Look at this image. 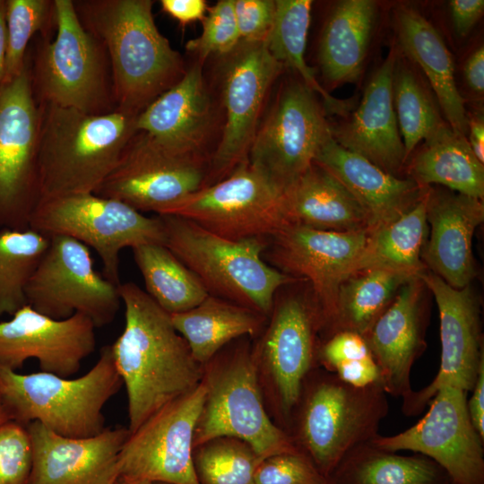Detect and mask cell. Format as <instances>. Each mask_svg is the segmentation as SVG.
Listing matches in <instances>:
<instances>
[{"instance_id": "8fae6325", "label": "cell", "mask_w": 484, "mask_h": 484, "mask_svg": "<svg viewBox=\"0 0 484 484\" xmlns=\"http://www.w3.org/2000/svg\"><path fill=\"white\" fill-rule=\"evenodd\" d=\"M221 57L225 122L220 140L208 162L203 187L223 179L248 161L265 98L285 68L272 56L264 41H240Z\"/></svg>"}, {"instance_id": "f546056e", "label": "cell", "mask_w": 484, "mask_h": 484, "mask_svg": "<svg viewBox=\"0 0 484 484\" xmlns=\"http://www.w3.org/2000/svg\"><path fill=\"white\" fill-rule=\"evenodd\" d=\"M376 11V4L371 0H344L332 10L318 49L321 71L329 84L353 82L360 76Z\"/></svg>"}, {"instance_id": "7bdbcfd3", "label": "cell", "mask_w": 484, "mask_h": 484, "mask_svg": "<svg viewBox=\"0 0 484 484\" xmlns=\"http://www.w3.org/2000/svg\"><path fill=\"white\" fill-rule=\"evenodd\" d=\"M202 34L186 43V49L204 60L211 55L220 56L231 52L240 42L235 13L234 0H220L208 9L202 20Z\"/></svg>"}, {"instance_id": "52a82bcc", "label": "cell", "mask_w": 484, "mask_h": 484, "mask_svg": "<svg viewBox=\"0 0 484 484\" xmlns=\"http://www.w3.org/2000/svg\"><path fill=\"white\" fill-rule=\"evenodd\" d=\"M203 367L206 395L194 429V448L214 438L234 437L249 445L262 460L298 450L264 408L258 367L249 344H238L221 356L217 353Z\"/></svg>"}, {"instance_id": "83f0119b", "label": "cell", "mask_w": 484, "mask_h": 484, "mask_svg": "<svg viewBox=\"0 0 484 484\" xmlns=\"http://www.w3.org/2000/svg\"><path fill=\"white\" fill-rule=\"evenodd\" d=\"M283 205L290 225L328 231L368 232V220L359 202L334 176L315 162L283 190Z\"/></svg>"}, {"instance_id": "c3c4849f", "label": "cell", "mask_w": 484, "mask_h": 484, "mask_svg": "<svg viewBox=\"0 0 484 484\" xmlns=\"http://www.w3.org/2000/svg\"><path fill=\"white\" fill-rule=\"evenodd\" d=\"M160 5L164 13L182 26L202 21L209 9L204 0H161Z\"/></svg>"}, {"instance_id": "ab89813d", "label": "cell", "mask_w": 484, "mask_h": 484, "mask_svg": "<svg viewBox=\"0 0 484 484\" xmlns=\"http://www.w3.org/2000/svg\"><path fill=\"white\" fill-rule=\"evenodd\" d=\"M200 484H255L262 459L249 445L234 437H218L194 448Z\"/></svg>"}, {"instance_id": "6da1fadb", "label": "cell", "mask_w": 484, "mask_h": 484, "mask_svg": "<svg viewBox=\"0 0 484 484\" xmlns=\"http://www.w3.org/2000/svg\"><path fill=\"white\" fill-rule=\"evenodd\" d=\"M125 326L110 345L128 400V430L203 381L204 367L175 329L170 315L134 282L118 285Z\"/></svg>"}, {"instance_id": "e0dca14e", "label": "cell", "mask_w": 484, "mask_h": 484, "mask_svg": "<svg viewBox=\"0 0 484 484\" xmlns=\"http://www.w3.org/2000/svg\"><path fill=\"white\" fill-rule=\"evenodd\" d=\"M205 395L202 381L130 432L118 458L119 478L150 483L200 484L193 441Z\"/></svg>"}, {"instance_id": "6f0895ef", "label": "cell", "mask_w": 484, "mask_h": 484, "mask_svg": "<svg viewBox=\"0 0 484 484\" xmlns=\"http://www.w3.org/2000/svg\"><path fill=\"white\" fill-rule=\"evenodd\" d=\"M450 484H454V483L451 482Z\"/></svg>"}, {"instance_id": "30bf717a", "label": "cell", "mask_w": 484, "mask_h": 484, "mask_svg": "<svg viewBox=\"0 0 484 484\" xmlns=\"http://www.w3.org/2000/svg\"><path fill=\"white\" fill-rule=\"evenodd\" d=\"M269 323L253 350L265 372L270 397L287 432L308 374L319 367L317 351L322 322L312 292L277 291Z\"/></svg>"}, {"instance_id": "f6af8a7d", "label": "cell", "mask_w": 484, "mask_h": 484, "mask_svg": "<svg viewBox=\"0 0 484 484\" xmlns=\"http://www.w3.org/2000/svg\"><path fill=\"white\" fill-rule=\"evenodd\" d=\"M255 484H329L312 461L298 450L264 458L254 476Z\"/></svg>"}, {"instance_id": "f5cc1de1", "label": "cell", "mask_w": 484, "mask_h": 484, "mask_svg": "<svg viewBox=\"0 0 484 484\" xmlns=\"http://www.w3.org/2000/svg\"><path fill=\"white\" fill-rule=\"evenodd\" d=\"M6 1L0 0V86L4 82L7 49Z\"/></svg>"}, {"instance_id": "836d02e7", "label": "cell", "mask_w": 484, "mask_h": 484, "mask_svg": "<svg viewBox=\"0 0 484 484\" xmlns=\"http://www.w3.org/2000/svg\"><path fill=\"white\" fill-rule=\"evenodd\" d=\"M428 193L429 186L408 211L368 232L356 272L368 268H386L419 276L425 271L421 254L427 229Z\"/></svg>"}, {"instance_id": "4316f807", "label": "cell", "mask_w": 484, "mask_h": 484, "mask_svg": "<svg viewBox=\"0 0 484 484\" xmlns=\"http://www.w3.org/2000/svg\"><path fill=\"white\" fill-rule=\"evenodd\" d=\"M314 162L334 176L359 202L368 220V232L408 211L428 187L387 173L339 145L333 136L321 146Z\"/></svg>"}, {"instance_id": "f907efd6", "label": "cell", "mask_w": 484, "mask_h": 484, "mask_svg": "<svg viewBox=\"0 0 484 484\" xmlns=\"http://www.w3.org/2000/svg\"><path fill=\"white\" fill-rule=\"evenodd\" d=\"M463 75L468 86L478 95L484 91V48H478L467 58L463 66Z\"/></svg>"}, {"instance_id": "7c38bea8", "label": "cell", "mask_w": 484, "mask_h": 484, "mask_svg": "<svg viewBox=\"0 0 484 484\" xmlns=\"http://www.w3.org/2000/svg\"><path fill=\"white\" fill-rule=\"evenodd\" d=\"M49 239L26 285L27 305L54 319L81 314L96 327L110 324L122 303L118 286L95 270L84 244L61 235Z\"/></svg>"}, {"instance_id": "1f68e13d", "label": "cell", "mask_w": 484, "mask_h": 484, "mask_svg": "<svg viewBox=\"0 0 484 484\" xmlns=\"http://www.w3.org/2000/svg\"><path fill=\"white\" fill-rule=\"evenodd\" d=\"M409 173L422 186L442 185L458 194L483 200L484 167L467 136L445 124L412 158Z\"/></svg>"}, {"instance_id": "b9f144b4", "label": "cell", "mask_w": 484, "mask_h": 484, "mask_svg": "<svg viewBox=\"0 0 484 484\" xmlns=\"http://www.w3.org/2000/svg\"><path fill=\"white\" fill-rule=\"evenodd\" d=\"M52 2L46 0H7V49L4 82L19 75L25 68L24 54L32 35L46 22Z\"/></svg>"}, {"instance_id": "5b68a950", "label": "cell", "mask_w": 484, "mask_h": 484, "mask_svg": "<svg viewBox=\"0 0 484 484\" xmlns=\"http://www.w3.org/2000/svg\"><path fill=\"white\" fill-rule=\"evenodd\" d=\"M122 385L110 345L102 347L95 365L76 378L42 371L20 374L0 366V396L10 419L25 426L37 421L68 437L104 430V406Z\"/></svg>"}, {"instance_id": "d6986e66", "label": "cell", "mask_w": 484, "mask_h": 484, "mask_svg": "<svg viewBox=\"0 0 484 484\" xmlns=\"http://www.w3.org/2000/svg\"><path fill=\"white\" fill-rule=\"evenodd\" d=\"M207 168V162L176 154L136 132L117 168L94 194L140 212L164 216L204 186Z\"/></svg>"}, {"instance_id": "9f6ffc18", "label": "cell", "mask_w": 484, "mask_h": 484, "mask_svg": "<svg viewBox=\"0 0 484 484\" xmlns=\"http://www.w3.org/2000/svg\"><path fill=\"white\" fill-rule=\"evenodd\" d=\"M152 484H166V483H152Z\"/></svg>"}, {"instance_id": "5bb4252c", "label": "cell", "mask_w": 484, "mask_h": 484, "mask_svg": "<svg viewBox=\"0 0 484 484\" xmlns=\"http://www.w3.org/2000/svg\"><path fill=\"white\" fill-rule=\"evenodd\" d=\"M367 238V230L338 232L288 224L268 239L265 261L310 285L324 340L333 331L340 286L356 272Z\"/></svg>"}, {"instance_id": "8992f818", "label": "cell", "mask_w": 484, "mask_h": 484, "mask_svg": "<svg viewBox=\"0 0 484 484\" xmlns=\"http://www.w3.org/2000/svg\"><path fill=\"white\" fill-rule=\"evenodd\" d=\"M160 217L164 245L196 275L209 295L269 317L277 291L298 281L264 259L267 239L230 240L178 216Z\"/></svg>"}, {"instance_id": "7dc6e473", "label": "cell", "mask_w": 484, "mask_h": 484, "mask_svg": "<svg viewBox=\"0 0 484 484\" xmlns=\"http://www.w3.org/2000/svg\"><path fill=\"white\" fill-rule=\"evenodd\" d=\"M450 13L456 33L466 36L480 20L484 10L483 0H452Z\"/></svg>"}, {"instance_id": "ac0fdd59", "label": "cell", "mask_w": 484, "mask_h": 484, "mask_svg": "<svg viewBox=\"0 0 484 484\" xmlns=\"http://www.w3.org/2000/svg\"><path fill=\"white\" fill-rule=\"evenodd\" d=\"M467 399L462 389L441 387L417 423L370 442L389 452L411 451L433 460L454 484H484V439L471 424Z\"/></svg>"}, {"instance_id": "bcb514c9", "label": "cell", "mask_w": 484, "mask_h": 484, "mask_svg": "<svg viewBox=\"0 0 484 484\" xmlns=\"http://www.w3.org/2000/svg\"><path fill=\"white\" fill-rule=\"evenodd\" d=\"M240 41H264L275 14L273 0H234Z\"/></svg>"}, {"instance_id": "603a6c76", "label": "cell", "mask_w": 484, "mask_h": 484, "mask_svg": "<svg viewBox=\"0 0 484 484\" xmlns=\"http://www.w3.org/2000/svg\"><path fill=\"white\" fill-rule=\"evenodd\" d=\"M203 65L197 60L177 83L140 112L135 129L176 154L208 163L215 117Z\"/></svg>"}, {"instance_id": "e575fe53", "label": "cell", "mask_w": 484, "mask_h": 484, "mask_svg": "<svg viewBox=\"0 0 484 484\" xmlns=\"http://www.w3.org/2000/svg\"><path fill=\"white\" fill-rule=\"evenodd\" d=\"M414 277L386 268H368L351 274L339 289L332 334L350 331L365 336L402 286Z\"/></svg>"}, {"instance_id": "7a4b0ae2", "label": "cell", "mask_w": 484, "mask_h": 484, "mask_svg": "<svg viewBox=\"0 0 484 484\" xmlns=\"http://www.w3.org/2000/svg\"><path fill=\"white\" fill-rule=\"evenodd\" d=\"M73 3L82 25L109 57L117 108L138 115L185 75L180 54L154 22L152 1Z\"/></svg>"}, {"instance_id": "11a10c76", "label": "cell", "mask_w": 484, "mask_h": 484, "mask_svg": "<svg viewBox=\"0 0 484 484\" xmlns=\"http://www.w3.org/2000/svg\"><path fill=\"white\" fill-rule=\"evenodd\" d=\"M114 484H152L147 481L132 480L127 479L118 478Z\"/></svg>"}, {"instance_id": "4dcf8cb0", "label": "cell", "mask_w": 484, "mask_h": 484, "mask_svg": "<svg viewBox=\"0 0 484 484\" xmlns=\"http://www.w3.org/2000/svg\"><path fill=\"white\" fill-rule=\"evenodd\" d=\"M170 318L194 359L203 366L232 341L259 334L268 319L252 308L212 295L187 311L170 315Z\"/></svg>"}, {"instance_id": "9a60e30c", "label": "cell", "mask_w": 484, "mask_h": 484, "mask_svg": "<svg viewBox=\"0 0 484 484\" xmlns=\"http://www.w3.org/2000/svg\"><path fill=\"white\" fill-rule=\"evenodd\" d=\"M40 110L26 67L0 86V229H26L39 203Z\"/></svg>"}, {"instance_id": "2e32d148", "label": "cell", "mask_w": 484, "mask_h": 484, "mask_svg": "<svg viewBox=\"0 0 484 484\" xmlns=\"http://www.w3.org/2000/svg\"><path fill=\"white\" fill-rule=\"evenodd\" d=\"M331 126L315 92L302 81L288 82L258 126L248 163L283 191L314 163Z\"/></svg>"}, {"instance_id": "681fc988", "label": "cell", "mask_w": 484, "mask_h": 484, "mask_svg": "<svg viewBox=\"0 0 484 484\" xmlns=\"http://www.w3.org/2000/svg\"><path fill=\"white\" fill-rule=\"evenodd\" d=\"M467 399V410L471 424L480 436L484 439V360L480 363L478 375Z\"/></svg>"}, {"instance_id": "f1b7e54d", "label": "cell", "mask_w": 484, "mask_h": 484, "mask_svg": "<svg viewBox=\"0 0 484 484\" xmlns=\"http://www.w3.org/2000/svg\"><path fill=\"white\" fill-rule=\"evenodd\" d=\"M399 44L426 74L449 126L467 136L468 116L454 80L451 54L433 24L418 11L400 6L395 11Z\"/></svg>"}, {"instance_id": "277c9868", "label": "cell", "mask_w": 484, "mask_h": 484, "mask_svg": "<svg viewBox=\"0 0 484 484\" xmlns=\"http://www.w3.org/2000/svg\"><path fill=\"white\" fill-rule=\"evenodd\" d=\"M388 411L383 385L354 387L316 367L303 384L287 433L328 479L351 449L379 435Z\"/></svg>"}, {"instance_id": "f35d334b", "label": "cell", "mask_w": 484, "mask_h": 484, "mask_svg": "<svg viewBox=\"0 0 484 484\" xmlns=\"http://www.w3.org/2000/svg\"><path fill=\"white\" fill-rule=\"evenodd\" d=\"M393 105L406 160L421 140L430 138L445 123L428 91L409 68L395 65Z\"/></svg>"}, {"instance_id": "cb8c5ba5", "label": "cell", "mask_w": 484, "mask_h": 484, "mask_svg": "<svg viewBox=\"0 0 484 484\" xmlns=\"http://www.w3.org/2000/svg\"><path fill=\"white\" fill-rule=\"evenodd\" d=\"M423 287L419 276L403 284L364 336L381 371L387 395L402 399L413 389L411 368L426 348Z\"/></svg>"}, {"instance_id": "db71d44e", "label": "cell", "mask_w": 484, "mask_h": 484, "mask_svg": "<svg viewBox=\"0 0 484 484\" xmlns=\"http://www.w3.org/2000/svg\"><path fill=\"white\" fill-rule=\"evenodd\" d=\"M8 420L11 419L0 396V426Z\"/></svg>"}, {"instance_id": "3957f363", "label": "cell", "mask_w": 484, "mask_h": 484, "mask_svg": "<svg viewBox=\"0 0 484 484\" xmlns=\"http://www.w3.org/2000/svg\"><path fill=\"white\" fill-rule=\"evenodd\" d=\"M137 116L119 108L93 115L44 104L38 148L39 203L94 194L136 134Z\"/></svg>"}, {"instance_id": "60d3db41", "label": "cell", "mask_w": 484, "mask_h": 484, "mask_svg": "<svg viewBox=\"0 0 484 484\" xmlns=\"http://www.w3.org/2000/svg\"><path fill=\"white\" fill-rule=\"evenodd\" d=\"M319 367L358 388L383 385V378L371 350L361 334L338 331L320 342Z\"/></svg>"}, {"instance_id": "9c48e42d", "label": "cell", "mask_w": 484, "mask_h": 484, "mask_svg": "<svg viewBox=\"0 0 484 484\" xmlns=\"http://www.w3.org/2000/svg\"><path fill=\"white\" fill-rule=\"evenodd\" d=\"M56 36L42 48L36 83L43 104L99 115L113 111L107 53L82 25L73 1L55 0Z\"/></svg>"}, {"instance_id": "484cf974", "label": "cell", "mask_w": 484, "mask_h": 484, "mask_svg": "<svg viewBox=\"0 0 484 484\" xmlns=\"http://www.w3.org/2000/svg\"><path fill=\"white\" fill-rule=\"evenodd\" d=\"M483 220L482 200L429 187L430 235L422 256L430 272L454 289L470 286L476 276L472 238Z\"/></svg>"}, {"instance_id": "7402d4cb", "label": "cell", "mask_w": 484, "mask_h": 484, "mask_svg": "<svg viewBox=\"0 0 484 484\" xmlns=\"http://www.w3.org/2000/svg\"><path fill=\"white\" fill-rule=\"evenodd\" d=\"M29 432L32 464L28 484H114L128 428H105L89 437L58 435L34 421Z\"/></svg>"}, {"instance_id": "8d00e7d4", "label": "cell", "mask_w": 484, "mask_h": 484, "mask_svg": "<svg viewBox=\"0 0 484 484\" xmlns=\"http://www.w3.org/2000/svg\"><path fill=\"white\" fill-rule=\"evenodd\" d=\"M312 3L310 0H276L274 20L264 43L276 61L294 70L307 87L323 98L327 111L346 115L350 104L331 96L318 83L314 70L305 59Z\"/></svg>"}, {"instance_id": "44dd1931", "label": "cell", "mask_w": 484, "mask_h": 484, "mask_svg": "<svg viewBox=\"0 0 484 484\" xmlns=\"http://www.w3.org/2000/svg\"><path fill=\"white\" fill-rule=\"evenodd\" d=\"M0 321V366L17 370L30 359L42 372L62 377L75 374L95 350L96 326L81 314L54 319L24 306Z\"/></svg>"}, {"instance_id": "ba28073f", "label": "cell", "mask_w": 484, "mask_h": 484, "mask_svg": "<svg viewBox=\"0 0 484 484\" xmlns=\"http://www.w3.org/2000/svg\"><path fill=\"white\" fill-rule=\"evenodd\" d=\"M29 229L47 237L66 236L94 249L103 276L119 285L120 253L143 244H163L160 216L147 217L128 204L95 194H76L39 203Z\"/></svg>"}, {"instance_id": "74e56055", "label": "cell", "mask_w": 484, "mask_h": 484, "mask_svg": "<svg viewBox=\"0 0 484 484\" xmlns=\"http://www.w3.org/2000/svg\"><path fill=\"white\" fill-rule=\"evenodd\" d=\"M31 229L0 230V316L27 305L26 285L49 246Z\"/></svg>"}, {"instance_id": "ffe728a7", "label": "cell", "mask_w": 484, "mask_h": 484, "mask_svg": "<svg viewBox=\"0 0 484 484\" xmlns=\"http://www.w3.org/2000/svg\"><path fill=\"white\" fill-rule=\"evenodd\" d=\"M419 278L432 292L438 308L441 359L435 378L402 399V411L408 417L420 414L441 387L471 392L484 360L480 304L471 285L454 289L428 271Z\"/></svg>"}, {"instance_id": "d6a6232c", "label": "cell", "mask_w": 484, "mask_h": 484, "mask_svg": "<svg viewBox=\"0 0 484 484\" xmlns=\"http://www.w3.org/2000/svg\"><path fill=\"white\" fill-rule=\"evenodd\" d=\"M329 484H450L447 473L419 454L402 455L371 442L351 449L328 478Z\"/></svg>"}, {"instance_id": "4fadbf2b", "label": "cell", "mask_w": 484, "mask_h": 484, "mask_svg": "<svg viewBox=\"0 0 484 484\" xmlns=\"http://www.w3.org/2000/svg\"><path fill=\"white\" fill-rule=\"evenodd\" d=\"M166 215L189 220L230 240H268L288 225L283 191L248 161L190 194Z\"/></svg>"}, {"instance_id": "d4e9b609", "label": "cell", "mask_w": 484, "mask_h": 484, "mask_svg": "<svg viewBox=\"0 0 484 484\" xmlns=\"http://www.w3.org/2000/svg\"><path fill=\"white\" fill-rule=\"evenodd\" d=\"M396 61L391 51L370 79L357 110L331 130L339 145L398 177L407 160L393 105Z\"/></svg>"}, {"instance_id": "ee69618b", "label": "cell", "mask_w": 484, "mask_h": 484, "mask_svg": "<svg viewBox=\"0 0 484 484\" xmlns=\"http://www.w3.org/2000/svg\"><path fill=\"white\" fill-rule=\"evenodd\" d=\"M31 444L25 425L8 420L0 426V484H28Z\"/></svg>"}, {"instance_id": "816d5d0a", "label": "cell", "mask_w": 484, "mask_h": 484, "mask_svg": "<svg viewBox=\"0 0 484 484\" xmlns=\"http://www.w3.org/2000/svg\"><path fill=\"white\" fill-rule=\"evenodd\" d=\"M467 140L476 156L484 164V122L482 117H468Z\"/></svg>"}, {"instance_id": "d590c367", "label": "cell", "mask_w": 484, "mask_h": 484, "mask_svg": "<svg viewBox=\"0 0 484 484\" xmlns=\"http://www.w3.org/2000/svg\"><path fill=\"white\" fill-rule=\"evenodd\" d=\"M132 251L145 292L169 315L187 311L209 295L196 275L165 245L143 244Z\"/></svg>"}]
</instances>
